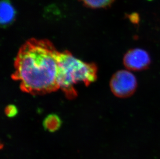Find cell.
Instances as JSON below:
<instances>
[{
    "instance_id": "cell-1",
    "label": "cell",
    "mask_w": 160,
    "mask_h": 159,
    "mask_svg": "<svg viewBox=\"0 0 160 159\" xmlns=\"http://www.w3.org/2000/svg\"><path fill=\"white\" fill-rule=\"evenodd\" d=\"M59 53L48 39H29L17 53L12 79L22 92L31 95L55 92L59 89Z\"/></svg>"
},
{
    "instance_id": "cell-2",
    "label": "cell",
    "mask_w": 160,
    "mask_h": 159,
    "mask_svg": "<svg viewBox=\"0 0 160 159\" xmlns=\"http://www.w3.org/2000/svg\"><path fill=\"white\" fill-rule=\"evenodd\" d=\"M58 60L59 89L68 99L77 97L76 84L82 82L88 86L97 80L98 68L94 64L83 62L68 51L60 52Z\"/></svg>"
},
{
    "instance_id": "cell-3",
    "label": "cell",
    "mask_w": 160,
    "mask_h": 159,
    "mask_svg": "<svg viewBox=\"0 0 160 159\" xmlns=\"http://www.w3.org/2000/svg\"><path fill=\"white\" fill-rule=\"evenodd\" d=\"M109 86L112 93L117 97L128 98L136 92L138 87V79L131 71L122 69L112 75Z\"/></svg>"
},
{
    "instance_id": "cell-4",
    "label": "cell",
    "mask_w": 160,
    "mask_h": 159,
    "mask_svg": "<svg viewBox=\"0 0 160 159\" xmlns=\"http://www.w3.org/2000/svg\"><path fill=\"white\" fill-rule=\"evenodd\" d=\"M123 64L126 69L131 71L146 70L151 65V56L142 48H132L124 54Z\"/></svg>"
},
{
    "instance_id": "cell-5",
    "label": "cell",
    "mask_w": 160,
    "mask_h": 159,
    "mask_svg": "<svg viewBox=\"0 0 160 159\" xmlns=\"http://www.w3.org/2000/svg\"><path fill=\"white\" fill-rule=\"evenodd\" d=\"M0 22L4 27L11 25L15 19L16 11L10 0H1Z\"/></svg>"
},
{
    "instance_id": "cell-6",
    "label": "cell",
    "mask_w": 160,
    "mask_h": 159,
    "mask_svg": "<svg viewBox=\"0 0 160 159\" xmlns=\"http://www.w3.org/2000/svg\"><path fill=\"white\" fill-rule=\"evenodd\" d=\"M62 121L60 118L56 114H50L44 119L42 125L46 130L54 132L60 128Z\"/></svg>"
},
{
    "instance_id": "cell-7",
    "label": "cell",
    "mask_w": 160,
    "mask_h": 159,
    "mask_svg": "<svg viewBox=\"0 0 160 159\" xmlns=\"http://www.w3.org/2000/svg\"><path fill=\"white\" fill-rule=\"evenodd\" d=\"M84 6L92 9L107 8L111 5L114 0H79Z\"/></svg>"
},
{
    "instance_id": "cell-8",
    "label": "cell",
    "mask_w": 160,
    "mask_h": 159,
    "mask_svg": "<svg viewBox=\"0 0 160 159\" xmlns=\"http://www.w3.org/2000/svg\"><path fill=\"white\" fill-rule=\"evenodd\" d=\"M5 113L8 117H15L18 113V109L15 105L10 104L6 107Z\"/></svg>"
}]
</instances>
